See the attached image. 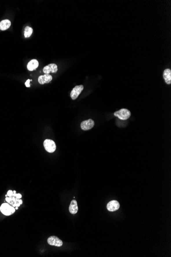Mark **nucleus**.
I'll return each instance as SVG.
<instances>
[{"label": "nucleus", "mask_w": 171, "mask_h": 257, "mask_svg": "<svg viewBox=\"0 0 171 257\" xmlns=\"http://www.w3.org/2000/svg\"><path fill=\"white\" fill-rule=\"evenodd\" d=\"M114 114L115 116L122 120H126L131 116V112L129 110L126 108H122L118 111L115 112Z\"/></svg>", "instance_id": "obj_1"}, {"label": "nucleus", "mask_w": 171, "mask_h": 257, "mask_svg": "<svg viewBox=\"0 0 171 257\" xmlns=\"http://www.w3.org/2000/svg\"><path fill=\"white\" fill-rule=\"evenodd\" d=\"M6 201L13 207H19L23 203L22 200L18 198L16 193H14L11 197H6Z\"/></svg>", "instance_id": "obj_3"}, {"label": "nucleus", "mask_w": 171, "mask_h": 257, "mask_svg": "<svg viewBox=\"0 0 171 257\" xmlns=\"http://www.w3.org/2000/svg\"><path fill=\"white\" fill-rule=\"evenodd\" d=\"M84 90V86L82 85H78L73 88V89L71 91L70 94V96L73 100H76L78 98V96L80 94V93L82 92V90Z\"/></svg>", "instance_id": "obj_5"}, {"label": "nucleus", "mask_w": 171, "mask_h": 257, "mask_svg": "<svg viewBox=\"0 0 171 257\" xmlns=\"http://www.w3.org/2000/svg\"><path fill=\"white\" fill-rule=\"evenodd\" d=\"M38 65L39 64L38 61L35 59H33L30 61L27 64V69L29 70V71H33L38 68Z\"/></svg>", "instance_id": "obj_13"}, {"label": "nucleus", "mask_w": 171, "mask_h": 257, "mask_svg": "<svg viewBox=\"0 0 171 257\" xmlns=\"http://www.w3.org/2000/svg\"><path fill=\"white\" fill-rule=\"evenodd\" d=\"M13 194H14V192L12 190H8V192H7V195L8 197H11L13 195Z\"/></svg>", "instance_id": "obj_16"}, {"label": "nucleus", "mask_w": 171, "mask_h": 257, "mask_svg": "<svg viewBox=\"0 0 171 257\" xmlns=\"http://www.w3.org/2000/svg\"><path fill=\"white\" fill-rule=\"evenodd\" d=\"M0 210L3 215L10 216L14 213L16 209L12 206L10 205L9 204L4 203L1 206Z\"/></svg>", "instance_id": "obj_2"}, {"label": "nucleus", "mask_w": 171, "mask_h": 257, "mask_svg": "<svg viewBox=\"0 0 171 257\" xmlns=\"http://www.w3.org/2000/svg\"><path fill=\"white\" fill-rule=\"evenodd\" d=\"M44 146L45 150L50 153L54 152L56 150V144L53 140L46 139L44 142Z\"/></svg>", "instance_id": "obj_4"}, {"label": "nucleus", "mask_w": 171, "mask_h": 257, "mask_svg": "<svg viewBox=\"0 0 171 257\" xmlns=\"http://www.w3.org/2000/svg\"><path fill=\"white\" fill-rule=\"evenodd\" d=\"M15 209H18V207H16V208H15Z\"/></svg>", "instance_id": "obj_18"}, {"label": "nucleus", "mask_w": 171, "mask_h": 257, "mask_svg": "<svg viewBox=\"0 0 171 257\" xmlns=\"http://www.w3.org/2000/svg\"><path fill=\"white\" fill-rule=\"evenodd\" d=\"M52 80V76L49 74H45L40 76L38 78V81L41 84H44L50 82Z\"/></svg>", "instance_id": "obj_10"}, {"label": "nucleus", "mask_w": 171, "mask_h": 257, "mask_svg": "<svg viewBox=\"0 0 171 257\" xmlns=\"http://www.w3.org/2000/svg\"><path fill=\"white\" fill-rule=\"evenodd\" d=\"M31 81V80H27V81L25 82V85H26V86L27 87H30V84H29V82Z\"/></svg>", "instance_id": "obj_17"}, {"label": "nucleus", "mask_w": 171, "mask_h": 257, "mask_svg": "<svg viewBox=\"0 0 171 257\" xmlns=\"http://www.w3.org/2000/svg\"><path fill=\"white\" fill-rule=\"evenodd\" d=\"M120 207L119 203L116 200H112L109 202L107 206V209L109 212H115Z\"/></svg>", "instance_id": "obj_8"}, {"label": "nucleus", "mask_w": 171, "mask_h": 257, "mask_svg": "<svg viewBox=\"0 0 171 257\" xmlns=\"http://www.w3.org/2000/svg\"><path fill=\"white\" fill-rule=\"evenodd\" d=\"M58 66L56 64H50L46 66L43 68V72L45 74H49V73H56L58 72Z\"/></svg>", "instance_id": "obj_9"}, {"label": "nucleus", "mask_w": 171, "mask_h": 257, "mask_svg": "<svg viewBox=\"0 0 171 257\" xmlns=\"http://www.w3.org/2000/svg\"><path fill=\"white\" fill-rule=\"evenodd\" d=\"M14 192V193H16V191H15V190H14V192Z\"/></svg>", "instance_id": "obj_19"}, {"label": "nucleus", "mask_w": 171, "mask_h": 257, "mask_svg": "<svg viewBox=\"0 0 171 257\" xmlns=\"http://www.w3.org/2000/svg\"><path fill=\"white\" fill-rule=\"evenodd\" d=\"M47 242L50 245L60 247L62 245V242L61 240L56 236H51L47 240Z\"/></svg>", "instance_id": "obj_6"}, {"label": "nucleus", "mask_w": 171, "mask_h": 257, "mask_svg": "<svg viewBox=\"0 0 171 257\" xmlns=\"http://www.w3.org/2000/svg\"><path fill=\"white\" fill-rule=\"evenodd\" d=\"M69 210L71 214L73 215H75L78 212V208L77 202L76 200H73L71 202V203L69 206Z\"/></svg>", "instance_id": "obj_11"}, {"label": "nucleus", "mask_w": 171, "mask_h": 257, "mask_svg": "<svg viewBox=\"0 0 171 257\" xmlns=\"http://www.w3.org/2000/svg\"><path fill=\"white\" fill-rule=\"evenodd\" d=\"M11 25V22L9 20H3L0 22V29L1 30H6L8 29Z\"/></svg>", "instance_id": "obj_14"}, {"label": "nucleus", "mask_w": 171, "mask_h": 257, "mask_svg": "<svg viewBox=\"0 0 171 257\" xmlns=\"http://www.w3.org/2000/svg\"><path fill=\"white\" fill-rule=\"evenodd\" d=\"M33 32V29L31 27L26 26L25 28L24 36L25 38H29Z\"/></svg>", "instance_id": "obj_15"}, {"label": "nucleus", "mask_w": 171, "mask_h": 257, "mask_svg": "<svg viewBox=\"0 0 171 257\" xmlns=\"http://www.w3.org/2000/svg\"><path fill=\"white\" fill-rule=\"evenodd\" d=\"M95 123L92 119L82 121L80 124V127L83 130H89L93 127Z\"/></svg>", "instance_id": "obj_7"}, {"label": "nucleus", "mask_w": 171, "mask_h": 257, "mask_svg": "<svg viewBox=\"0 0 171 257\" xmlns=\"http://www.w3.org/2000/svg\"><path fill=\"white\" fill-rule=\"evenodd\" d=\"M163 77L167 84H171V70L170 69L167 68L164 70L163 74Z\"/></svg>", "instance_id": "obj_12"}]
</instances>
